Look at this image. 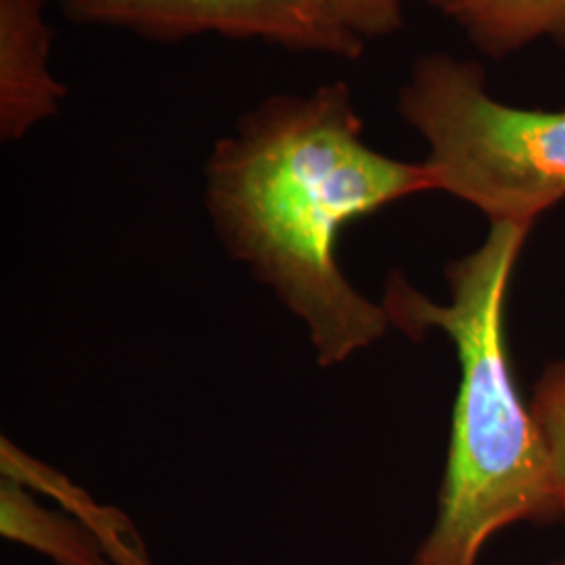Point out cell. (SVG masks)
<instances>
[{
    "mask_svg": "<svg viewBox=\"0 0 565 565\" xmlns=\"http://www.w3.org/2000/svg\"><path fill=\"white\" fill-rule=\"evenodd\" d=\"M424 191H434L424 162L364 142L343 82L266 97L205 162V207L224 249L302 321L324 369L392 324L384 303L343 275L335 256L343 226Z\"/></svg>",
    "mask_w": 565,
    "mask_h": 565,
    "instance_id": "cell-1",
    "label": "cell"
},
{
    "mask_svg": "<svg viewBox=\"0 0 565 565\" xmlns=\"http://www.w3.org/2000/svg\"><path fill=\"white\" fill-rule=\"evenodd\" d=\"M527 233L524 224H490L478 249L448 264V303L398 273L385 287L390 323L415 338L443 331L461 371L438 515L411 565H478L507 525L559 511L541 431L507 359V287Z\"/></svg>",
    "mask_w": 565,
    "mask_h": 565,
    "instance_id": "cell-2",
    "label": "cell"
},
{
    "mask_svg": "<svg viewBox=\"0 0 565 565\" xmlns=\"http://www.w3.org/2000/svg\"><path fill=\"white\" fill-rule=\"evenodd\" d=\"M398 109L427 142L434 191L490 224L532 223L565 200V109H525L490 95L478 63L429 53L413 63Z\"/></svg>",
    "mask_w": 565,
    "mask_h": 565,
    "instance_id": "cell-3",
    "label": "cell"
},
{
    "mask_svg": "<svg viewBox=\"0 0 565 565\" xmlns=\"http://www.w3.org/2000/svg\"><path fill=\"white\" fill-rule=\"evenodd\" d=\"M61 7L70 21L149 41L218 34L338 60H359L366 46L323 0H61Z\"/></svg>",
    "mask_w": 565,
    "mask_h": 565,
    "instance_id": "cell-4",
    "label": "cell"
},
{
    "mask_svg": "<svg viewBox=\"0 0 565 565\" xmlns=\"http://www.w3.org/2000/svg\"><path fill=\"white\" fill-rule=\"evenodd\" d=\"M49 0H0V139L20 141L55 118L67 88L51 72Z\"/></svg>",
    "mask_w": 565,
    "mask_h": 565,
    "instance_id": "cell-5",
    "label": "cell"
},
{
    "mask_svg": "<svg viewBox=\"0 0 565 565\" xmlns=\"http://www.w3.org/2000/svg\"><path fill=\"white\" fill-rule=\"evenodd\" d=\"M429 4L494 60L539 41L565 44V0H429Z\"/></svg>",
    "mask_w": 565,
    "mask_h": 565,
    "instance_id": "cell-6",
    "label": "cell"
},
{
    "mask_svg": "<svg viewBox=\"0 0 565 565\" xmlns=\"http://www.w3.org/2000/svg\"><path fill=\"white\" fill-rule=\"evenodd\" d=\"M0 534L53 565H116L78 518L42 507L30 488L7 476L0 482Z\"/></svg>",
    "mask_w": 565,
    "mask_h": 565,
    "instance_id": "cell-7",
    "label": "cell"
},
{
    "mask_svg": "<svg viewBox=\"0 0 565 565\" xmlns=\"http://www.w3.org/2000/svg\"><path fill=\"white\" fill-rule=\"evenodd\" d=\"M2 476L25 488L41 490L57 501L63 511L78 518L107 551L116 565H153L132 522L114 507L97 505L82 488L72 484L60 471L32 459L20 448L2 440Z\"/></svg>",
    "mask_w": 565,
    "mask_h": 565,
    "instance_id": "cell-8",
    "label": "cell"
},
{
    "mask_svg": "<svg viewBox=\"0 0 565 565\" xmlns=\"http://www.w3.org/2000/svg\"><path fill=\"white\" fill-rule=\"evenodd\" d=\"M530 411L543 438L557 505L565 513V363L546 371Z\"/></svg>",
    "mask_w": 565,
    "mask_h": 565,
    "instance_id": "cell-9",
    "label": "cell"
},
{
    "mask_svg": "<svg viewBox=\"0 0 565 565\" xmlns=\"http://www.w3.org/2000/svg\"><path fill=\"white\" fill-rule=\"evenodd\" d=\"M348 32L361 41L385 39L403 30V0H323Z\"/></svg>",
    "mask_w": 565,
    "mask_h": 565,
    "instance_id": "cell-10",
    "label": "cell"
},
{
    "mask_svg": "<svg viewBox=\"0 0 565 565\" xmlns=\"http://www.w3.org/2000/svg\"><path fill=\"white\" fill-rule=\"evenodd\" d=\"M559 565H565V559H564V562H562V564H559Z\"/></svg>",
    "mask_w": 565,
    "mask_h": 565,
    "instance_id": "cell-11",
    "label": "cell"
}]
</instances>
